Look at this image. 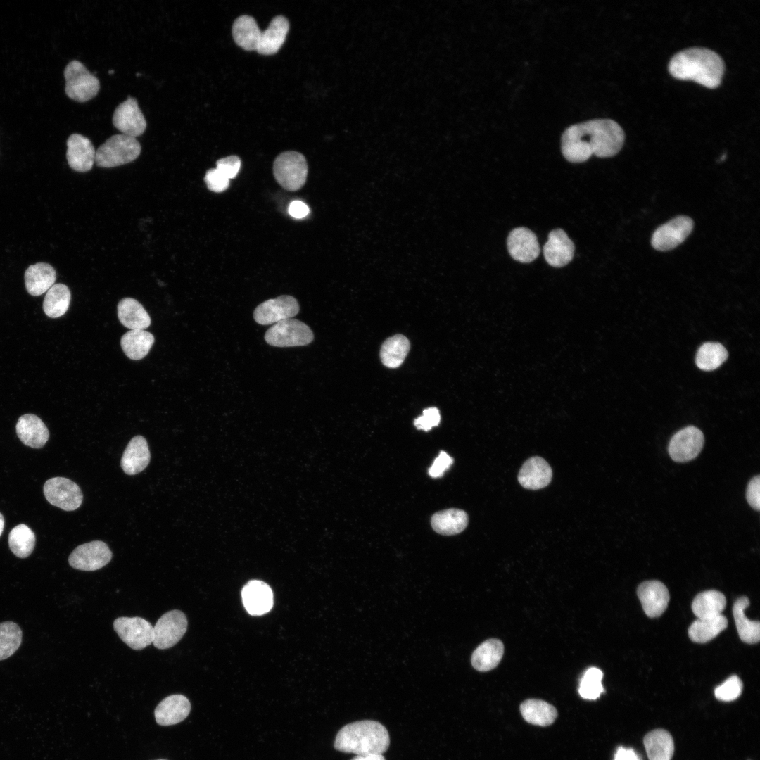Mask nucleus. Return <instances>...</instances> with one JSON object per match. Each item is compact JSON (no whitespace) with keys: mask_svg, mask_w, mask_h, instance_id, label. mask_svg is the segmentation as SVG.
I'll use <instances>...</instances> for the list:
<instances>
[{"mask_svg":"<svg viewBox=\"0 0 760 760\" xmlns=\"http://www.w3.org/2000/svg\"><path fill=\"white\" fill-rule=\"evenodd\" d=\"M625 134L611 119H595L571 125L561 138L564 157L571 163H583L592 155L599 158L615 156L621 149Z\"/></svg>","mask_w":760,"mask_h":760,"instance_id":"nucleus-1","label":"nucleus"},{"mask_svg":"<svg viewBox=\"0 0 760 760\" xmlns=\"http://www.w3.org/2000/svg\"><path fill=\"white\" fill-rule=\"evenodd\" d=\"M669 73L681 80H692L714 89L718 87L724 73L725 65L716 52L702 47H692L676 53L669 63Z\"/></svg>","mask_w":760,"mask_h":760,"instance_id":"nucleus-2","label":"nucleus"},{"mask_svg":"<svg viewBox=\"0 0 760 760\" xmlns=\"http://www.w3.org/2000/svg\"><path fill=\"white\" fill-rule=\"evenodd\" d=\"M390 737L381 723L362 720L344 726L338 732L334 748L356 756L383 754L388 748Z\"/></svg>","mask_w":760,"mask_h":760,"instance_id":"nucleus-3","label":"nucleus"},{"mask_svg":"<svg viewBox=\"0 0 760 760\" xmlns=\"http://www.w3.org/2000/svg\"><path fill=\"white\" fill-rule=\"evenodd\" d=\"M141 150V145L136 137L116 134L109 137L96 151L95 163L101 167L120 166L137 159Z\"/></svg>","mask_w":760,"mask_h":760,"instance_id":"nucleus-4","label":"nucleus"},{"mask_svg":"<svg viewBox=\"0 0 760 760\" xmlns=\"http://www.w3.org/2000/svg\"><path fill=\"white\" fill-rule=\"evenodd\" d=\"M308 166L305 156L297 151H288L279 154L273 163V175L284 189L296 191L306 182Z\"/></svg>","mask_w":760,"mask_h":760,"instance_id":"nucleus-5","label":"nucleus"},{"mask_svg":"<svg viewBox=\"0 0 760 760\" xmlns=\"http://www.w3.org/2000/svg\"><path fill=\"white\" fill-rule=\"evenodd\" d=\"M63 75L65 94L76 101L84 102L92 99L100 89L99 79L79 61H71L65 68Z\"/></svg>","mask_w":760,"mask_h":760,"instance_id":"nucleus-6","label":"nucleus"},{"mask_svg":"<svg viewBox=\"0 0 760 760\" xmlns=\"http://www.w3.org/2000/svg\"><path fill=\"white\" fill-rule=\"evenodd\" d=\"M314 335L303 322L289 318L277 322L265 334V341L275 347H293L310 343Z\"/></svg>","mask_w":760,"mask_h":760,"instance_id":"nucleus-7","label":"nucleus"},{"mask_svg":"<svg viewBox=\"0 0 760 760\" xmlns=\"http://www.w3.org/2000/svg\"><path fill=\"white\" fill-rule=\"evenodd\" d=\"M187 624L186 616L180 610L174 609L163 614L153 626L154 647L160 650L173 647L186 633Z\"/></svg>","mask_w":760,"mask_h":760,"instance_id":"nucleus-8","label":"nucleus"},{"mask_svg":"<svg viewBox=\"0 0 760 760\" xmlns=\"http://www.w3.org/2000/svg\"><path fill=\"white\" fill-rule=\"evenodd\" d=\"M44 494L50 504L65 511L77 509L83 500L79 486L64 477H53L47 480L44 485Z\"/></svg>","mask_w":760,"mask_h":760,"instance_id":"nucleus-9","label":"nucleus"},{"mask_svg":"<svg viewBox=\"0 0 760 760\" xmlns=\"http://www.w3.org/2000/svg\"><path fill=\"white\" fill-rule=\"evenodd\" d=\"M113 628L120 638L133 650H141L153 643V626L143 618H117Z\"/></svg>","mask_w":760,"mask_h":760,"instance_id":"nucleus-10","label":"nucleus"},{"mask_svg":"<svg viewBox=\"0 0 760 760\" xmlns=\"http://www.w3.org/2000/svg\"><path fill=\"white\" fill-rule=\"evenodd\" d=\"M112 557V552L106 543L94 540L74 549L69 556L68 562L73 569L92 571L107 565Z\"/></svg>","mask_w":760,"mask_h":760,"instance_id":"nucleus-11","label":"nucleus"},{"mask_svg":"<svg viewBox=\"0 0 760 760\" xmlns=\"http://www.w3.org/2000/svg\"><path fill=\"white\" fill-rule=\"evenodd\" d=\"M694 223L688 216H678L658 227L652 234V247L667 251L681 244L692 231Z\"/></svg>","mask_w":760,"mask_h":760,"instance_id":"nucleus-12","label":"nucleus"},{"mask_svg":"<svg viewBox=\"0 0 760 760\" xmlns=\"http://www.w3.org/2000/svg\"><path fill=\"white\" fill-rule=\"evenodd\" d=\"M704 435L698 428L689 426L676 432L671 438L668 451L677 462H686L695 458L702 449Z\"/></svg>","mask_w":760,"mask_h":760,"instance_id":"nucleus-13","label":"nucleus"},{"mask_svg":"<svg viewBox=\"0 0 760 760\" xmlns=\"http://www.w3.org/2000/svg\"><path fill=\"white\" fill-rule=\"evenodd\" d=\"M299 312L297 300L289 295L269 299L258 305L254 310L253 317L261 325H268L293 318Z\"/></svg>","mask_w":760,"mask_h":760,"instance_id":"nucleus-14","label":"nucleus"},{"mask_svg":"<svg viewBox=\"0 0 760 760\" xmlns=\"http://www.w3.org/2000/svg\"><path fill=\"white\" fill-rule=\"evenodd\" d=\"M112 121L122 134L134 137L142 134L146 127V121L137 100L132 96H128L116 107Z\"/></svg>","mask_w":760,"mask_h":760,"instance_id":"nucleus-15","label":"nucleus"},{"mask_svg":"<svg viewBox=\"0 0 760 760\" xmlns=\"http://www.w3.org/2000/svg\"><path fill=\"white\" fill-rule=\"evenodd\" d=\"M507 245L512 258L520 262L528 263L538 258L540 246L536 234L526 227H517L508 235Z\"/></svg>","mask_w":760,"mask_h":760,"instance_id":"nucleus-16","label":"nucleus"},{"mask_svg":"<svg viewBox=\"0 0 760 760\" xmlns=\"http://www.w3.org/2000/svg\"><path fill=\"white\" fill-rule=\"evenodd\" d=\"M637 594L645 614L650 618L661 616L668 607L669 593L661 581L642 582L638 588Z\"/></svg>","mask_w":760,"mask_h":760,"instance_id":"nucleus-17","label":"nucleus"},{"mask_svg":"<svg viewBox=\"0 0 760 760\" xmlns=\"http://www.w3.org/2000/svg\"><path fill=\"white\" fill-rule=\"evenodd\" d=\"M575 246L562 229H555L548 234V239L543 247L546 262L555 267L565 266L574 255Z\"/></svg>","mask_w":760,"mask_h":760,"instance_id":"nucleus-18","label":"nucleus"},{"mask_svg":"<svg viewBox=\"0 0 760 760\" xmlns=\"http://www.w3.org/2000/svg\"><path fill=\"white\" fill-rule=\"evenodd\" d=\"M96 151L90 139L80 134H72L67 140L66 158L74 170L85 172L95 163Z\"/></svg>","mask_w":760,"mask_h":760,"instance_id":"nucleus-19","label":"nucleus"},{"mask_svg":"<svg viewBox=\"0 0 760 760\" xmlns=\"http://www.w3.org/2000/svg\"><path fill=\"white\" fill-rule=\"evenodd\" d=\"M242 601L246 611L258 616L268 612L273 605V593L270 587L263 581L252 580L241 591Z\"/></svg>","mask_w":760,"mask_h":760,"instance_id":"nucleus-20","label":"nucleus"},{"mask_svg":"<svg viewBox=\"0 0 760 760\" xmlns=\"http://www.w3.org/2000/svg\"><path fill=\"white\" fill-rule=\"evenodd\" d=\"M552 477V471L549 464L543 458L535 456L523 464L518 481L526 489L538 490L547 486Z\"/></svg>","mask_w":760,"mask_h":760,"instance_id":"nucleus-21","label":"nucleus"},{"mask_svg":"<svg viewBox=\"0 0 760 760\" xmlns=\"http://www.w3.org/2000/svg\"><path fill=\"white\" fill-rule=\"evenodd\" d=\"M151 460V453L148 443L142 436L133 437L127 444L122 454L120 465L127 475H135L148 466Z\"/></svg>","mask_w":760,"mask_h":760,"instance_id":"nucleus-22","label":"nucleus"},{"mask_svg":"<svg viewBox=\"0 0 760 760\" xmlns=\"http://www.w3.org/2000/svg\"><path fill=\"white\" fill-rule=\"evenodd\" d=\"M16 433L21 442L32 448H41L49 438V431L37 415L23 414L19 417L16 424Z\"/></svg>","mask_w":760,"mask_h":760,"instance_id":"nucleus-23","label":"nucleus"},{"mask_svg":"<svg viewBox=\"0 0 760 760\" xmlns=\"http://www.w3.org/2000/svg\"><path fill=\"white\" fill-rule=\"evenodd\" d=\"M191 711L189 700L182 695H172L163 699L154 714L160 726H171L184 721Z\"/></svg>","mask_w":760,"mask_h":760,"instance_id":"nucleus-24","label":"nucleus"},{"mask_svg":"<svg viewBox=\"0 0 760 760\" xmlns=\"http://www.w3.org/2000/svg\"><path fill=\"white\" fill-rule=\"evenodd\" d=\"M289 29V23L286 17H274L268 27L261 32L256 51L265 55L277 52L286 39Z\"/></svg>","mask_w":760,"mask_h":760,"instance_id":"nucleus-25","label":"nucleus"},{"mask_svg":"<svg viewBox=\"0 0 760 760\" xmlns=\"http://www.w3.org/2000/svg\"><path fill=\"white\" fill-rule=\"evenodd\" d=\"M24 279L28 293L37 296L46 292L54 284L56 272L51 265L37 262L26 270Z\"/></svg>","mask_w":760,"mask_h":760,"instance_id":"nucleus-26","label":"nucleus"},{"mask_svg":"<svg viewBox=\"0 0 760 760\" xmlns=\"http://www.w3.org/2000/svg\"><path fill=\"white\" fill-rule=\"evenodd\" d=\"M504 645L498 639H488L473 652L471 657L472 666L479 671H488L495 668L502 659Z\"/></svg>","mask_w":760,"mask_h":760,"instance_id":"nucleus-27","label":"nucleus"},{"mask_svg":"<svg viewBox=\"0 0 760 760\" xmlns=\"http://www.w3.org/2000/svg\"><path fill=\"white\" fill-rule=\"evenodd\" d=\"M433 529L444 536L456 535L463 531L468 524V515L462 510L451 508L437 512L431 519Z\"/></svg>","mask_w":760,"mask_h":760,"instance_id":"nucleus-28","label":"nucleus"},{"mask_svg":"<svg viewBox=\"0 0 760 760\" xmlns=\"http://www.w3.org/2000/svg\"><path fill=\"white\" fill-rule=\"evenodd\" d=\"M118 317L121 324L131 330L145 329L151 324V317L143 305L132 298H125L118 304Z\"/></svg>","mask_w":760,"mask_h":760,"instance_id":"nucleus-29","label":"nucleus"},{"mask_svg":"<svg viewBox=\"0 0 760 760\" xmlns=\"http://www.w3.org/2000/svg\"><path fill=\"white\" fill-rule=\"evenodd\" d=\"M749 605V599L745 596L740 597L734 603L733 613L741 640L752 645L759 641L760 623L758 621H751L746 617L745 610Z\"/></svg>","mask_w":760,"mask_h":760,"instance_id":"nucleus-30","label":"nucleus"},{"mask_svg":"<svg viewBox=\"0 0 760 760\" xmlns=\"http://www.w3.org/2000/svg\"><path fill=\"white\" fill-rule=\"evenodd\" d=\"M232 32L239 46L247 51L257 50L262 31L253 17L248 15L238 17L233 23Z\"/></svg>","mask_w":760,"mask_h":760,"instance_id":"nucleus-31","label":"nucleus"},{"mask_svg":"<svg viewBox=\"0 0 760 760\" xmlns=\"http://www.w3.org/2000/svg\"><path fill=\"white\" fill-rule=\"evenodd\" d=\"M650 760H671L674 752V742L671 734L663 729L647 733L643 740Z\"/></svg>","mask_w":760,"mask_h":760,"instance_id":"nucleus-32","label":"nucleus"},{"mask_svg":"<svg viewBox=\"0 0 760 760\" xmlns=\"http://www.w3.org/2000/svg\"><path fill=\"white\" fill-rule=\"evenodd\" d=\"M154 343L152 334L144 329H133L121 338L120 345L125 354L131 360H138L148 353Z\"/></svg>","mask_w":760,"mask_h":760,"instance_id":"nucleus-33","label":"nucleus"},{"mask_svg":"<svg viewBox=\"0 0 760 760\" xmlns=\"http://www.w3.org/2000/svg\"><path fill=\"white\" fill-rule=\"evenodd\" d=\"M726 604L724 595L715 590L699 593L692 602V610L697 619L711 618L721 614Z\"/></svg>","mask_w":760,"mask_h":760,"instance_id":"nucleus-34","label":"nucleus"},{"mask_svg":"<svg viewBox=\"0 0 760 760\" xmlns=\"http://www.w3.org/2000/svg\"><path fill=\"white\" fill-rule=\"evenodd\" d=\"M520 711L528 723L540 726L552 724L557 716V711L552 705L537 699H529L522 702Z\"/></svg>","mask_w":760,"mask_h":760,"instance_id":"nucleus-35","label":"nucleus"},{"mask_svg":"<svg viewBox=\"0 0 760 760\" xmlns=\"http://www.w3.org/2000/svg\"><path fill=\"white\" fill-rule=\"evenodd\" d=\"M728 626V620L723 614L707 618L697 619L688 628L690 640L697 643L707 642L716 637Z\"/></svg>","mask_w":760,"mask_h":760,"instance_id":"nucleus-36","label":"nucleus"},{"mask_svg":"<svg viewBox=\"0 0 760 760\" xmlns=\"http://www.w3.org/2000/svg\"><path fill=\"white\" fill-rule=\"evenodd\" d=\"M410 348V341L405 336H393L387 338L381 346V360L388 368H397L405 360Z\"/></svg>","mask_w":760,"mask_h":760,"instance_id":"nucleus-37","label":"nucleus"},{"mask_svg":"<svg viewBox=\"0 0 760 760\" xmlns=\"http://www.w3.org/2000/svg\"><path fill=\"white\" fill-rule=\"evenodd\" d=\"M71 298L68 287L63 284H54L47 291L43 302V310L51 318L63 315L68 310Z\"/></svg>","mask_w":760,"mask_h":760,"instance_id":"nucleus-38","label":"nucleus"},{"mask_svg":"<svg viewBox=\"0 0 760 760\" xmlns=\"http://www.w3.org/2000/svg\"><path fill=\"white\" fill-rule=\"evenodd\" d=\"M728 352L719 343L707 342L698 349L695 362L704 371H711L720 367L727 359Z\"/></svg>","mask_w":760,"mask_h":760,"instance_id":"nucleus-39","label":"nucleus"},{"mask_svg":"<svg viewBox=\"0 0 760 760\" xmlns=\"http://www.w3.org/2000/svg\"><path fill=\"white\" fill-rule=\"evenodd\" d=\"M8 545L16 557L26 558L31 555L34 548V533L27 525L18 524L9 533Z\"/></svg>","mask_w":760,"mask_h":760,"instance_id":"nucleus-40","label":"nucleus"},{"mask_svg":"<svg viewBox=\"0 0 760 760\" xmlns=\"http://www.w3.org/2000/svg\"><path fill=\"white\" fill-rule=\"evenodd\" d=\"M22 631L19 626L12 621L0 623V661L13 655L22 642Z\"/></svg>","mask_w":760,"mask_h":760,"instance_id":"nucleus-41","label":"nucleus"},{"mask_svg":"<svg viewBox=\"0 0 760 760\" xmlns=\"http://www.w3.org/2000/svg\"><path fill=\"white\" fill-rule=\"evenodd\" d=\"M602 678L603 673L600 669L596 667L587 669L580 681L578 692L581 697L590 700L597 699L604 691Z\"/></svg>","mask_w":760,"mask_h":760,"instance_id":"nucleus-42","label":"nucleus"},{"mask_svg":"<svg viewBox=\"0 0 760 760\" xmlns=\"http://www.w3.org/2000/svg\"><path fill=\"white\" fill-rule=\"evenodd\" d=\"M742 691L741 680L737 676H732L715 689L714 695L721 701L730 702L737 699Z\"/></svg>","mask_w":760,"mask_h":760,"instance_id":"nucleus-43","label":"nucleus"},{"mask_svg":"<svg viewBox=\"0 0 760 760\" xmlns=\"http://www.w3.org/2000/svg\"><path fill=\"white\" fill-rule=\"evenodd\" d=\"M204 181L210 191L217 193L225 191L229 186V179L217 168L208 170L204 177Z\"/></svg>","mask_w":760,"mask_h":760,"instance_id":"nucleus-44","label":"nucleus"},{"mask_svg":"<svg viewBox=\"0 0 760 760\" xmlns=\"http://www.w3.org/2000/svg\"><path fill=\"white\" fill-rule=\"evenodd\" d=\"M440 421L439 410L435 407H431L424 410L422 415L414 419V424L417 429L428 431L438 426Z\"/></svg>","mask_w":760,"mask_h":760,"instance_id":"nucleus-45","label":"nucleus"},{"mask_svg":"<svg viewBox=\"0 0 760 760\" xmlns=\"http://www.w3.org/2000/svg\"><path fill=\"white\" fill-rule=\"evenodd\" d=\"M241 161L239 156H229L220 158L216 162V167L227 179L234 178L241 167Z\"/></svg>","mask_w":760,"mask_h":760,"instance_id":"nucleus-46","label":"nucleus"},{"mask_svg":"<svg viewBox=\"0 0 760 760\" xmlns=\"http://www.w3.org/2000/svg\"><path fill=\"white\" fill-rule=\"evenodd\" d=\"M452 463L453 459L445 451H441L429 469V475L432 478H440Z\"/></svg>","mask_w":760,"mask_h":760,"instance_id":"nucleus-47","label":"nucleus"},{"mask_svg":"<svg viewBox=\"0 0 760 760\" xmlns=\"http://www.w3.org/2000/svg\"><path fill=\"white\" fill-rule=\"evenodd\" d=\"M746 498L749 505L756 510L760 508V477H753L748 483Z\"/></svg>","mask_w":760,"mask_h":760,"instance_id":"nucleus-48","label":"nucleus"},{"mask_svg":"<svg viewBox=\"0 0 760 760\" xmlns=\"http://www.w3.org/2000/svg\"><path fill=\"white\" fill-rule=\"evenodd\" d=\"M310 212L308 206L302 201H293L289 206V214L295 218H303Z\"/></svg>","mask_w":760,"mask_h":760,"instance_id":"nucleus-49","label":"nucleus"},{"mask_svg":"<svg viewBox=\"0 0 760 760\" xmlns=\"http://www.w3.org/2000/svg\"><path fill=\"white\" fill-rule=\"evenodd\" d=\"M614 760H641L638 754L631 748L619 747L615 753Z\"/></svg>","mask_w":760,"mask_h":760,"instance_id":"nucleus-50","label":"nucleus"},{"mask_svg":"<svg viewBox=\"0 0 760 760\" xmlns=\"http://www.w3.org/2000/svg\"><path fill=\"white\" fill-rule=\"evenodd\" d=\"M351 760H386L382 754H373L368 756H355Z\"/></svg>","mask_w":760,"mask_h":760,"instance_id":"nucleus-51","label":"nucleus"},{"mask_svg":"<svg viewBox=\"0 0 760 760\" xmlns=\"http://www.w3.org/2000/svg\"><path fill=\"white\" fill-rule=\"evenodd\" d=\"M4 522H5L4 521V518L3 515L0 513V536H1V533H2V532H3V530H4Z\"/></svg>","mask_w":760,"mask_h":760,"instance_id":"nucleus-52","label":"nucleus"},{"mask_svg":"<svg viewBox=\"0 0 760 760\" xmlns=\"http://www.w3.org/2000/svg\"><path fill=\"white\" fill-rule=\"evenodd\" d=\"M158 760H164V759H158Z\"/></svg>","mask_w":760,"mask_h":760,"instance_id":"nucleus-53","label":"nucleus"}]
</instances>
